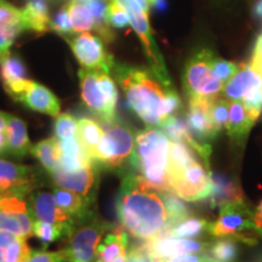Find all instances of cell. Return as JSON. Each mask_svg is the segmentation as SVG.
Instances as JSON below:
<instances>
[{
    "label": "cell",
    "instance_id": "cell-34",
    "mask_svg": "<svg viewBox=\"0 0 262 262\" xmlns=\"http://www.w3.org/2000/svg\"><path fill=\"white\" fill-rule=\"evenodd\" d=\"M68 234H70V229L61 225L50 224V222L41 220H35L33 225V235H35L41 242L44 248L58 239L67 237Z\"/></svg>",
    "mask_w": 262,
    "mask_h": 262
},
{
    "label": "cell",
    "instance_id": "cell-32",
    "mask_svg": "<svg viewBox=\"0 0 262 262\" xmlns=\"http://www.w3.org/2000/svg\"><path fill=\"white\" fill-rule=\"evenodd\" d=\"M0 77L4 86L16 81L28 79L27 68L21 58L9 52L5 56L0 57Z\"/></svg>",
    "mask_w": 262,
    "mask_h": 262
},
{
    "label": "cell",
    "instance_id": "cell-15",
    "mask_svg": "<svg viewBox=\"0 0 262 262\" xmlns=\"http://www.w3.org/2000/svg\"><path fill=\"white\" fill-rule=\"evenodd\" d=\"M212 100L201 97L189 98L187 112V122L189 133L196 142L203 146H210L209 141H212L219 135L211 120L210 106Z\"/></svg>",
    "mask_w": 262,
    "mask_h": 262
},
{
    "label": "cell",
    "instance_id": "cell-21",
    "mask_svg": "<svg viewBox=\"0 0 262 262\" xmlns=\"http://www.w3.org/2000/svg\"><path fill=\"white\" fill-rule=\"evenodd\" d=\"M211 178V205L219 206L232 204V203H243L244 193L241 186L233 179L227 178L219 172H210Z\"/></svg>",
    "mask_w": 262,
    "mask_h": 262
},
{
    "label": "cell",
    "instance_id": "cell-13",
    "mask_svg": "<svg viewBox=\"0 0 262 262\" xmlns=\"http://www.w3.org/2000/svg\"><path fill=\"white\" fill-rule=\"evenodd\" d=\"M97 165L90 164L75 171H64L56 166L50 173L52 181L58 187H62L68 191H72L86 201L95 202L97 191Z\"/></svg>",
    "mask_w": 262,
    "mask_h": 262
},
{
    "label": "cell",
    "instance_id": "cell-4",
    "mask_svg": "<svg viewBox=\"0 0 262 262\" xmlns=\"http://www.w3.org/2000/svg\"><path fill=\"white\" fill-rule=\"evenodd\" d=\"M81 98L85 106L102 124L116 120L118 89L110 74L81 68L79 71Z\"/></svg>",
    "mask_w": 262,
    "mask_h": 262
},
{
    "label": "cell",
    "instance_id": "cell-5",
    "mask_svg": "<svg viewBox=\"0 0 262 262\" xmlns=\"http://www.w3.org/2000/svg\"><path fill=\"white\" fill-rule=\"evenodd\" d=\"M103 135L95 152V163L114 172H129L135 148V134L123 124H102Z\"/></svg>",
    "mask_w": 262,
    "mask_h": 262
},
{
    "label": "cell",
    "instance_id": "cell-31",
    "mask_svg": "<svg viewBox=\"0 0 262 262\" xmlns=\"http://www.w3.org/2000/svg\"><path fill=\"white\" fill-rule=\"evenodd\" d=\"M85 5L93 15L95 31L104 41H112L114 34L107 21V10L110 0H85Z\"/></svg>",
    "mask_w": 262,
    "mask_h": 262
},
{
    "label": "cell",
    "instance_id": "cell-24",
    "mask_svg": "<svg viewBox=\"0 0 262 262\" xmlns=\"http://www.w3.org/2000/svg\"><path fill=\"white\" fill-rule=\"evenodd\" d=\"M26 31L34 32L35 34H44L50 29V16L47 0H28L22 9Z\"/></svg>",
    "mask_w": 262,
    "mask_h": 262
},
{
    "label": "cell",
    "instance_id": "cell-36",
    "mask_svg": "<svg viewBox=\"0 0 262 262\" xmlns=\"http://www.w3.org/2000/svg\"><path fill=\"white\" fill-rule=\"evenodd\" d=\"M27 238L17 237L5 248V262H27L32 249L27 245Z\"/></svg>",
    "mask_w": 262,
    "mask_h": 262
},
{
    "label": "cell",
    "instance_id": "cell-26",
    "mask_svg": "<svg viewBox=\"0 0 262 262\" xmlns=\"http://www.w3.org/2000/svg\"><path fill=\"white\" fill-rule=\"evenodd\" d=\"M24 31L26 28L22 10L15 8L6 0H0V32L14 42Z\"/></svg>",
    "mask_w": 262,
    "mask_h": 262
},
{
    "label": "cell",
    "instance_id": "cell-49",
    "mask_svg": "<svg viewBox=\"0 0 262 262\" xmlns=\"http://www.w3.org/2000/svg\"><path fill=\"white\" fill-rule=\"evenodd\" d=\"M254 12L258 18L262 19V0H258L256 3V5H255L254 8Z\"/></svg>",
    "mask_w": 262,
    "mask_h": 262
},
{
    "label": "cell",
    "instance_id": "cell-3",
    "mask_svg": "<svg viewBox=\"0 0 262 262\" xmlns=\"http://www.w3.org/2000/svg\"><path fill=\"white\" fill-rule=\"evenodd\" d=\"M170 140L160 130L148 127L135 136L130 172L159 193L172 192L168 175Z\"/></svg>",
    "mask_w": 262,
    "mask_h": 262
},
{
    "label": "cell",
    "instance_id": "cell-18",
    "mask_svg": "<svg viewBox=\"0 0 262 262\" xmlns=\"http://www.w3.org/2000/svg\"><path fill=\"white\" fill-rule=\"evenodd\" d=\"M260 114L250 110L241 101H229L228 120L226 124L228 136L235 142H243Z\"/></svg>",
    "mask_w": 262,
    "mask_h": 262
},
{
    "label": "cell",
    "instance_id": "cell-47",
    "mask_svg": "<svg viewBox=\"0 0 262 262\" xmlns=\"http://www.w3.org/2000/svg\"><path fill=\"white\" fill-rule=\"evenodd\" d=\"M6 145H8L6 131H0V155L6 152Z\"/></svg>",
    "mask_w": 262,
    "mask_h": 262
},
{
    "label": "cell",
    "instance_id": "cell-14",
    "mask_svg": "<svg viewBox=\"0 0 262 262\" xmlns=\"http://www.w3.org/2000/svg\"><path fill=\"white\" fill-rule=\"evenodd\" d=\"M145 245L153 262H160L175 255L205 253L209 247L205 242L175 238L165 234L158 235L150 241H145Z\"/></svg>",
    "mask_w": 262,
    "mask_h": 262
},
{
    "label": "cell",
    "instance_id": "cell-35",
    "mask_svg": "<svg viewBox=\"0 0 262 262\" xmlns=\"http://www.w3.org/2000/svg\"><path fill=\"white\" fill-rule=\"evenodd\" d=\"M162 195L164 204H165L166 211L169 215V224H175L182 219L187 217L189 215V209L188 206L185 204L182 201L183 199L180 198L179 195H176L173 192H162Z\"/></svg>",
    "mask_w": 262,
    "mask_h": 262
},
{
    "label": "cell",
    "instance_id": "cell-39",
    "mask_svg": "<svg viewBox=\"0 0 262 262\" xmlns=\"http://www.w3.org/2000/svg\"><path fill=\"white\" fill-rule=\"evenodd\" d=\"M107 21L111 27L118 29L126 28L130 25V17L126 10L118 3L111 2V0L107 10Z\"/></svg>",
    "mask_w": 262,
    "mask_h": 262
},
{
    "label": "cell",
    "instance_id": "cell-6",
    "mask_svg": "<svg viewBox=\"0 0 262 262\" xmlns=\"http://www.w3.org/2000/svg\"><path fill=\"white\" fill-rule=\"evenodd\" d=\"M111 2L118 3L126 10L130 17V26L139 35L141 42H142L143 50L150 66V72L156 75V78L165 88H172L171 80H170L168 70H166L165 62H164L163 55L160 52L156 39L153 37L152 28H150L148 21V14L143 11L136 0H111Z\"/></svg>",
    "mask_w": 262,
    "mask_h": 262
},
{
    "label": "cell",
    "instance_id": "cell-25",
    "mask_svg": "<svg viewBox=\"0 0 262 262\" xmlns=\"http://www.w3.org/2000/svg\"><path fill=\"white\" fill-rule=\"evenodd\" d=\"M127 250V234L125 228L117 227L111 233L104 235V238L97 245L96 255L98 260L103 262H112L123 255H126Z\"/></svg>",
    "mask_w": 262,
    "mask_h": 262
},
{
    "label": "cell",
    "instance_id": "cell-50",
    "mask_svg": "<svg viewBox=\"0 0 262 262\" xmlns=\"http://www.w3.org/2000/svg\"><path fill=\"white\" fill-rule=\"evenodd\" d=\"M0 131H6V120L3 112H0Z\"/></svg>",
    "mask_w": 262,
    "mask_h": 262
},
{
    "label": "cell",
    "instance_id": "cell-1",
    "mask_svg": "<svg viewBox=\"0 0 262 262\" xmlns=\"http://www.w3.org/2000/svg\"><path fill=\"white\" fill-rule=\"evenodd\" d=\"M114 73L125 95L127 107L149 127L159 126L182 107L172 88H165L152 72L126 64H114Z\"/></svg>",
    "mask_w": 262,
    "mask_h": 262
},
{
    "label": "cell",
    "instance_id": "cell-12",
    "mask_svg": "<svg viewBox=\"0 0 262 262\" xmlns=\"http://www.w3.org/2000/svg\"><path fill=\"white\" fill-rule=\"evenodd\" d=\"M247 229H256L254 210L245 203H232L222 205L216 221L209 226V233L214 237L241 238L242 232Z\"/></svg>",
    "mask_w": 262,
    "mask_h": 262
},
{
    "label": "cell",
    "instance_id": "cell-20",
    "mask_svg": "<svg viewBox=\"0 0 262 262\" xmlns=\"http://www.w3.org/2000/svg\"><path fill=\"white\" fill-rule=\"evenodd\" d=\"M6 120V137H8V145L6 152L16 158H24L31 153L32 143L29 141L27 134V125L21 118L14 114L3 112Z\"/></svg>",
    "mask_w": 262,
    "mask_h": 262
},
{
    "label": "cell",
    "instance_id": "cell-10",
    "mask_svg": "<svg viewBox=\"0 0 262 262\" xmlns=\"http://www.w3.org/2000/svg\"><path fill=\"white\" fill-rule=\"evenodd\" d=\"M222 95L229 101H241L255 112L262 111V77L250 64H239L233 77L226 81Z\"/></svg>",
    "mask_w": 262,
    "mask_h": 262
},
{
    "label": "cell",
    "instance_id": "cell-19",
    "mask_svg": "<svg viewBox=\"0 0 262 262\" xmlns=\"http://www.w3.org/2000/svg\"><path fill=\"white\" fill-rule=\"evenodd\" d=\"M19 102L24 103L29 110L55 118L60 114L61 111L60 100L56 95L47 86L33 80Z\"/></svg>",
    "mask_w": 262,
    "mask_h": 262
},
{
    "label": "cell",
    "instance_id": "cell-22",
    "mask_svg": "<svg viewBox=\"0 0 262 262\" xmlns=\"http://www.w3.org/2000/svg\"><path fill=\"white\" fill-rule=\"evenodd\" d=\"M0 210L11 216L16 222H18L26 238L32 237L34 219H33L31 209L28 208L27 203L25 201V196L16 194L2 196L0 198Z\"/></svg>",
    "mask_w": 262,
    "mask_h": 262
},
{
    "label": "cell",
    "instance_id": "cell-2",
    "mask_svg": "<svg viewBox=\"0 0 262 262\" xmlns=\"http://www.w3.org/2000/svg\"><path fill=\"white\" fill-rule=\"evenodd\" d=\"M117 214L123 227L142 241L162 235L169 224L160 193L141 182L133 172L123 178L117 196Z\"/></svg>",
    "mask_w": 262,
    "mask_h": 262
},
{
    "label": "cell",
    "instance_id": "cell-16",
    "mask_svg": "<svg viewBox=\"0 0 262 262\" xmlns=\"http://www.w3.org/2000/svg\"><path fill=\"white\" fill-rule=\"evenodd\" d=\"M0 181L5 183L10 194L25 196L35 188L38 178L34 166L22 165L0 158Z\"/></svg>",
    "mask_w": 262,
    "mask_h": 262
},
{
    "label": "cell",
    "instance_id": "cell-7",
    "mask_svg": "<svg viewBox=\"0 0 262 262\" xmlns=\"http://www.w3.org/2000/svg\"><path fill=\"white\" fill-rule=\"evenodd\" d=\"M212 52L208 49L195 52L185 67L183 86L188 97L214 100L221 94L225 83L216 77L211 67Z\"/></svg>",
    "mask_w": 262,
    "mask_h": 262
},
{
    "label": "cell",
    "instance_id": "cell-51",
    "mask_svg": "<svg viewBox=\"0 0 262 262\" xmlns=\"http://www.w3.org/2000/svg\"><path fill=\"white\" fill-rule=\"evenodd\" d=\"M4 195H9V191L8 188H6V186L3 183L2 181H0V198Z\"/></svg>",
    "mask_w": 262,
    "mask_h": 262
},
{
    "label": "cell",
    "instance_id": "cell-48",
    "mask_svg": "<svg viewBox=\"0 0 262 262\" xmlns=\"http://www.w3.org/2000/svg\"><path fill=\"white\" fill-rule=\"evenodd\" d=\"M136 2L139 3V5L141 6V9H142L143 11L148 14L149 10H150V3H149V0H136Z\"/></svg>",
    "mask_w": 262,
    "mask_h": 262
},
{
    "label": "cell",
    "instance_id": "cell-41",
    "mask_svg": "<svg viewBox=\"0 0 262 262\" xmlns=\"http://www.w3.org/2000/svg\"><path fill=\"white\" fill-rule=\"evenodd\" d=\"M211 67L216 77L224 81V83H226V81H228L235 73H237L239 66L233 63V62L226 61L224 58L216 57L215 55H212Z\"/></svg>",
    "mask_w": 262,
    "mask_h": 262
},
{
    "label": "cell",
    "instance_id": "cell-27",
    "mask_svg": "<svg viewBox=\"0 0 262 262\" xmlns=\"http://www.w3.org/2000/svg\"><path fill=\"white\" fill-rule=\"evenodd\" d=\"M102 135L103 126L97 120L86 117L78 120V139H79L81 146L84 147L85 152L88 153V156L94 163L95 152H96L97 145Z\"/></svg>",
    "mask_w": 262,
    "mask_h": 262
},
{
    "label": "cell",
    "instance_id": "cell-44",
    "mask_svg": "<svg viewBox=\"0 0 262 262\" xmlns=\"http://www.w3.org/2000/svg\"><path fill=\"white\" fill-rule=\"evenodd\" d=\"M249 64L262 77V34L258 37L256 44H255L253 57Z\"/></svg>",
    "mask_w": 262,
    "mask_h": 262
},
{
    "label": "cell",
    "instance_id": "cell-52",
    "mask_svg": "<svg viewBox=\"0 0 262 262\" xmlns=\"http://www.w3.org/2000/svg\"><path fill=\"white\" fill-rule=\"evenodd\" d=\"M126 260H127V255H123V256H119V257L116 258V260L112 261V262H126ZM96 262H103V261L97 260Z\"/></svg>",
    "mask_w": 262,
    "mask_h": 262
},
{
    "label": "cell",
    "instance_id": "cell-33",
    "mask_svg": "<svg viewBox=\"0 0 262 262\" xmlns=\"http://www.w3.org/2000/svg\"><path fill=\"white\" fill-rule=\"evenodd\" d=\"M68 15L72 24V28L77 33H84L89 31H95V22L93 15L86 8V5L80 2L70 0L67 3Z\"/></svg>",
    "mask_w": 262,
    "mask_h": 262
},
{
    "label": "cell",
    "instance_id": "cell-46",
    "mask_svg": "<svg viewBox=\"0 0 262 262\" xmlns=\"http://www.w3.org/2000/svg\"><path fill=\"white\" fill-rule=\"evenodd\" d=\"M255 215V224H256V231L258 233H262V201L258 203L256 209L254 210Z\"/></svg>",
    "mask_w": 262,
    "mask_h": 262
},
{
    "label": "cell",
    "instance_id": "cell-11",
    "mask_svg": "<svg viewBox=\"0 0 262 262\" xmlns=\"http://www.w3.org/2000/svg\"><path fill=\"white\" fill-rule=\"evenodd\" d=\"M67 41L81 67L108 74L112 72L114 68L113 56L104 47L102 38L84 32L73 38H68Z\"/></svg>",
    "mask_w": 262,
    "mask_h": 262
},
{
    "label": "cell",
    "instance_id": "cell-17",
    "mask_svg": "<svg viewBox=\"0 0 262 262\" xmlns=\"http://www.w3.org/2000/svg\"><path fill=\"white\" fill-rule=\"evenodd\" d=\"M31 211L37 220H41L50 224L64 226L71 231L75 224L74 219L67 212L62 210L57 205L52 192L35 191L31 194Z\"/></svg>",
    "mask_w": 262,
    "mask_h": 262
},
{
    "label": "cell",
    "instance_id": "cell-28",
    "mask_svg": "<svg viewBox=\"0 0 262 262\" xmlns=\"http://www.w3.org/2000/svg\"><path fill=\"white\" fill-rule=\"evenodd\" d=\"M209 224L205 219L188 215L175 224L166 226L163 234L175 238H193L201 237L204 232L209 231Z\"/></svg>",
    "mask_w": 262,
    "mask_h": 262
},
{
    "label": "cell",
    "instance_id": "cell-45",
    "mask_svg": "<svg viewBox=\"0 0 262 262\" xmlns=\"http://www.w3.org/2000/svg\"><path fill=\"white\" fill-rule=\"evenodd\" d=\"M17 237L18 235L11 233V232L3 231V229H0V247L6 248L10 243H11V242H14Z\"/></svg>",
    "mask_w": 262,
    "mask_h": 262
},
{
    "label": "cell",
    "instance_id": "cell-9",
    "mask_svg": "<svg viewBox=\"0 0 262 262\" xmlns=\"http://www.w3.org/2000/svg\"><path fill=\"white\" fill-rule=\"evenodd\" d=\"M171 191L183 201L199 202L211 194V178L209 166L195 159L181 171L169 176Z\"/></svg>",
    "mask_w": 262,
    "mask_h": 262
},
{
    "label": "cell",
    "instance_id": "cell-29",
    "mask_svg": "<svg viewBox=\"0 0 262 262\" xmlns=\"http://www.w3.org/2000/svg\"><path fill=\"white\" fill-rule=\"evenodd\" d=\"M31 155L35 159H38V162L45 169V171L51 173L52 170L57 166L58 159L61 156L57 139L54 136L50 139L39 141L35 145H32Z\"/></svg>",
    "mask_w": 262,
    "mask_h": 262
},
{
    "label": "cell",
    "instance_id": "cell-40",
    "mask_svg": "<svg viewBox=\"0 0 262 262\" xmlns=\"http://www.w3.org/2000/svg\"><path fill=\"white\" fill-rule=\"evenodd\" d=\"M50 29L56 32L57 34L62 35V37H64L66 40H67L68 38H71L72 34H74L75 32L73 31V28H72L67 5H64L63 8L58 11V14H56V16L51 19Z\"/></svg>",
    "mask_w": 262,
    "mask_h": 262
},
{
    "label": "cell",
    "instance_id": "cell-42",
    "mask_svg": "<svg viewBox=\"0 0 262 262\" xmlns=\"http://www.w3.org/2000/svg\"><path fill=\"white\" fill-rule=\"evenodd\" d=\"M27 262H68L64 249L58 251H32L31 257Z\"/></svg>",
    "mask_w": 262,
    "mask_h": 262
},
{
    "label": "cell",
    "instance_id": "cell-43",
    "mask_svg": "<svg viewBox=\"0 0 262 262\" xmlns=\"http://www.w3.org/2000/svg\"><path fill=\"white\" fill-rule=\"evenodd\" d=\"M126 262H153L150 258L148 251H147L146 245H137V247L131 248L129 255H127Z\"/></svg>",
    "mask_w": 262,
    "mask_h": 262
},
{
    "label": "cell",
    "instance_id": "cell-8",
    "mask_svg": "<svg viewBox=\"0 0 262 262\" xmlns=\"http://www.w3.org/2000/svg\"><path fill=\"white\" fill-rule=\"evenodd\" d=\"M107 228H110L107 222L94 214L75 222L63 248L68 262H93L97 245Z\"/></svg>",
    "mask_w": 262,
    "mask_h": 262
},
{
    "label": "cell",
    "instance_id": "cell-30",
    "mask_svg": "<svg viewBox=\"0 0 262 262\" xmlns=\"http://www.w3.org/2000/svg\"><path fill=\"white\" fill-rule=\"evenodd\" d=\"M238 238L224 237V239L216 241L209 244L205 254L208 255L210 262H237L239 256Z\"/></svg>",
    "mask_w": 262,
    "mask_h": 262
},
{
    "label": "cell",
    "instance_id": "cell-37",
    "mask_svg": "<svg viewBox=\"0 0 262 262\" xmlns=\"http://www.w3.org/2000/svg\"><path fill=\"white\" fill-rule=\"evenodd\" d=\"M55 137L57 140L70 139L78 135V120L70 113L58 114L55 120Z\"/></svg>",
    "mask_w": 262,
    "mask_h": 262
},
{
    "label": "cell",
    "instance_id": "cell-23",
    "mask_svg": "<svg viewBox=\"0 0 262 262\" xmlns=\"http://www.w3.org/2000/svg\"><path fill=\"white\" fill-rule=\"evenodd\" d=\"M52 194L55 196L57 205L68 215H71L75 222L83 220V219L93 214L90 208L93 206L94 203L86 201L77 193L56 186L52 189Z\"/></svg>",
    "mask_w": 262,
    "mask_h": 262
},
{
    "label": "cell",
    "instance_id": "cell-38",
    "mask_svg": "<svg viewBox=\"0 0 262 262\" xmlns=\"http://www.w3.org/2000/svg\"><path fill=\"white\" fill-rule=\"evenodd\" d=\"M228 113H229V100L225 97H216L212 100L210 106V114L211 120L214 124L215 130L217 133L226 127L228 120Z\"/></svg>",
    "mask_w": 262,
    "mask_h": 262
}]
</instances>
